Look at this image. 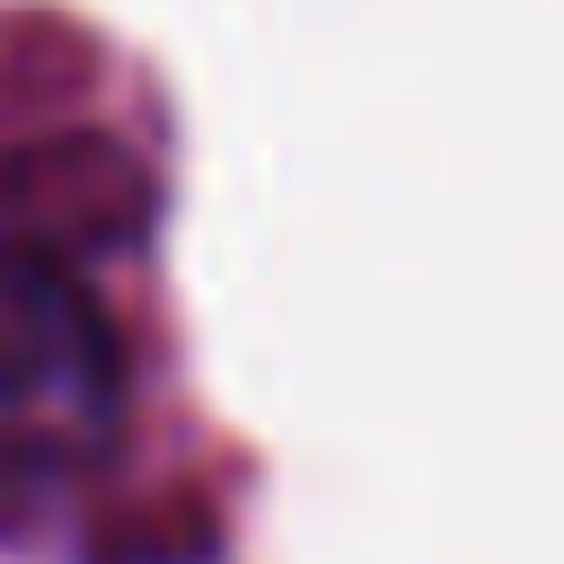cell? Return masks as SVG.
Returning <instances> with one entry per match:
<instances>
[{
	"instance_id": "6da1fadb",
	"label": "cell",
	"mask_w": 564,
	"mask_h": 564,
	"mask_svg": "<svg viewBox=\"0 0 564 564\" xmlns=\"http://www.w3.org/2000/svg\"><path fill=\"white\" fill-rule=\"evenodd\" d=\"M123 432V352L88 282L0 247V502L70 485Z\"/></svg>"
}]
</instances>
